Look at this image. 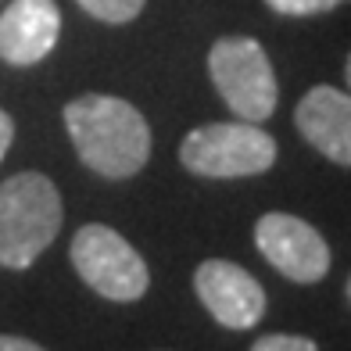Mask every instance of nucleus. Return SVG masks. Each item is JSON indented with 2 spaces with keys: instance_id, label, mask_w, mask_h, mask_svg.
<instances>
[{
  "instance_id": "4468645a",
  "label": "nucleus",
  "mask_w": 351,
  "mask_h": 351,
  "mask_svg": "<svg viewBox=\"0 0 351 351\" xmlns=\"http://www.w3.org/2000/svg\"><path fill=\"white\" fill-rule=\"evenodd\" d=\"M0 351H43L36 341L25 337H11V333H0Z\"/></svg>"
},
{
  "instance_id": "9b49d317",
  "label": "nucleus",
  "mask_w": 351,
  "mask_h": 351,
  "mask_svg": "<svg viewBox=\"0 0 351 351\" xmlns=\"http://www.w3.org/2000/svg\"><path fill=\"white\" fill-rule=\"evenodd\" d=\"M276 14H287V19H312V14H326L344 0H265Z\"/></svg>"
},
{
  "instance_id": "6e6552de",
  "label": "nucleus",
  "mask_w": 351,
  "mask_h": 351,
  "mask_svg": "<svg viewBox=\"0 0 351 351\" xmlns=\"http://www.w3.org/2000/svg\"><path fill=\"white\" fill-rule=\"evenodd\" d=\"M61 36V11L54 0H11L0 14V58L14 69L51 58Z\"/></svg>"
},
{
  "instance_id": "39448f33",
  "label": "nucleus",
  "mask_w": 351,
  "mask_h": 351,
  "mask_svg": "<svg viewBox=\"0 0 351 351\" xmlns=\"http://www.w3.org/2000/svg\"><path fill=\"white\" fill-rule=\"evenodd\" d=\"M208 75L233 115L265 122L276 111L280 86L265 47L251 36H222L208 51Z\"/></svg>"
},
{
  "instance_id": "ddd939ff",
  "label": "nucleus",
  "mask_w": 351,
  "mask_h": 351,
  "mask_svg": "<svg viewBox=\"0 0 351 351\" xmlns=\"http://www.w3.org/2000/svg\"><path fill=\"white\" fill-rule=\"evenodd\" d=\"M11 140H14V122L4 108H0V162H4V154L11 151Z\"/></svg>"
},
{
  "instance_id": "f8f14e48",
  "label": "nucleus",
  "mask_w": 351,
  "mask_h": 351,
  "mask_svg": "<svg viewBox=\"0 0 351 351\" xmlns=\"http://www.w3.org/2000/svg\"><path fill=\"white\" fill-rule=\"evenodd\" d=\"M251 351H319V344L301 333H265L251 344Z\"/></svg>"
},
{
  "instance_id": "1a4fd4ad",
  "label": "nucleus",
  "mask_w": 351,
  "mask_h": 351,
  "mask_svg": "<svg viewBox=\"0 0 351 351\" xmlns=\"http://www.w3.org/2000/svg\"><path fill=\"white\" fill-rule=\"evenodd\" d=\"M294 125L323 158L351 169V93L326 83L312 86L294 108Z\"/></svg>"
},
{
  "instance_id": "0eeeda50",
  "label": "nucleus",
  "mask_w": 351,
  "mask_h": 351,
  "mask_svg": "<svg viewBox=\"0 0 351 351\" xmlns=\"http://www.w3.org/2000/svg\"><path fill=\"white\" fill-rule=\"evenodd\" d=\"M194 294L208 315L226 330H251L265 315V291L244 265L208 258L194 269Z\"/></svg>"
},
{
  "instance_id": "9d476101",
  "label": "nucleus",
  "mask_w": 351,
  "mask_h": 351,
  "mask_svg": "<svg viewBox=\"0 0 351 351\" xmlns=\"http://www.w3.org/2000/svg\"><path fill=\"white\" fill-rule=\"evenodd\" d=\"M86 14H93L97 22H108V25H125L133 22L136 14L143 11L147 0H75Z\"/></svg>"
},
{
  "instance_id": "2eb2a0df",
  "label": "nucleus",
  "mask_w": 351,
  "mask_h": 351,
  "mask_svg": "<svg viewBox=\"0 0 351 351\" xmlns=\"http://www.w3.org/2000/svg\"><path fill=\"white\" fill-rule=\"evenodd\" d=\"M344 79H348V93H351V54H348V61H344Z\"/></svg>"
},
{
  "instance_id": "f257e3e1",
  "label": "nucleus",
  "mask_w": 351,
  "mask_h": 351,
  "mask_svg": "<svg viewBox=\"0 0 351 351\" xmlns=\"http://www.w3.org/2000/svg\"><path fill=\"white\" fill-rule=\"evenodd\" d=\"M69 140L90 172L130 180L151 158V125L140 108L111 93H83L65 104Z\"/></svg>"
},
{
  "instance_id": "7ed1b4c3",
  "label": "nucleus",
  "mask_w": 351,
  "mask_h": 351,
  "mask_svg": "<svg viewBox=\"0 0 351 351\" xmlns=\"http://www.w3.org/2000/svg\"><path fill=\"white\" fill-rule=\"evenodd\" d=\"M180 162L204 180H244L276 165V140L258 122H208L183 136Z\"/></svg>"
},
{
  "instance_id": "20e7f679",
  "label": "nucleus",
  "mask_w": 351,
  "mask_h": 351,
  "mask_svg": "<svg viewBox=\"0 0 351 351\" xmlns=\"http://www.w3.org/2000/svg\"><path fill=\"white\" fill-rule=\"evenodd\" d=\"M69 258L90 291H97L108 301H119V305L140 301L151 287V269L143 254L104 222H86L83 230H75Z\"/></svg>"
},
{
  "instance_id": "f03ea898",
  "label": "nucleus",
  "mask_w": 351,
  "mask_h": 351,
  "mask_svg": "<svg viewBox=\"0 0 351 351\" xmlns=\"http://www.w3.org/2000/svg\"><path fill=\"white\" fill-rule=\"evenodd\" d=\"M65 219L58 186L43 172H19L0 183V265L29 269L54 244Z\"/></svg>"
},
{
  "instance_id": "dca6fc26",
  "label": "nucleus",
  "mask_w": 351,
  "mask_h": 351,
  "mask_svg": "<svg viewBox=\"0 0 351 351\" xmlns=\"http://www.w3.org/2000/svg\"><path fill=\"white\" fill-rule=\"evenodd\" d=\"M344 294H348V301H351V276H348V283H344Z\"/></svg>"
},
{
  "instance_id": "423d86ee",
  "label": "nucleus",
  "mask_w": 351,
  "mask_h": 351,
  "mask_svg": "<svg viewBox=\"0 0 351 351\" xmlns=\"http://www.w3.org/2000/svg\"><path fill=\"white\" fill-rule=\"evenodd\" d=\"M254 247L291 283H319L330 273V247L312 222L291 212H265L254 222Z\"/></svg>"
}]
</instances>
